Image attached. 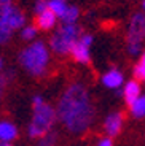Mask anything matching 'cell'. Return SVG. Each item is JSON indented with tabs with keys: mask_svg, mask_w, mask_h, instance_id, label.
<instances>
[{
	"mask_svg": "<svg viewBox=\"0 0 145 146\" xmlns=\"http://www.w3.org/2000/svg\"><path fill=\"white\" fill-rule=\"evenodd\" d=\"M96 111L89 92L83 84L73 83L64 91L58 103V117L72 133H83L94 121Z\"/></svg>",
	"mask_w": 145,
	"mask_h": 146,
	"instance_id": "6da1fadb",
	"label": "cell"
},
{
	"mask_svg": "<svg viewBox=\"0 0 145 146\" xmlns=\"http://www.w3.org/2000/svg\"><path fill=\"white\" fill-rule=\"evenodd\" d=\"M21 67L34 76H42L46 73V67L50 64V52L43 41H35L29 44L19 52L18 57Z\"/></svg>",
	"mask_w": 145,
	"mask_h": 146,
	"instance_id": "7a4b0ae2",
	"label": "cell"
},
{
	"mask_svg": "<svg viewBox=\"0 0 145 146\" xmlns=\"http://www.w3.org/2000/svg\"><path fill=\"white\" fill-rule=\"evenodd\" d=\"M56 117H58V111L53 110V106L43 103L42 106L34 108V116L32 122L27 127V133L30 138H38L42 140L50 133V129L53 127Z\"/></svg>",
	"mask_w": 145,
	"mask_h": 146,
	"instance_id": "3957f363",
	"label": "cell"
},
{
	"mask_svg": "<svg viewBox=\"0 0 145 146\" xmlns=\"http://www.w3.org/2000/svg\"><path fill=\"white\" fill-rule=\"evenodd\" d=\"M81 35H83V33H81V29L77 26V24L62 26L54 35L51 36V40H50L51 51L59 54V56L70 54L73 46L78 43Z\"/></svg>",
	"mask_w": 145,
	"mask_h": 146,
	"instance_id": "277c9868",
	"label": "cell"
},
{
	"mask_svg": "<svg viewBox=\"0 0 145 146\" xmlns=\"http://www.w3.org/2000/svg\"><path fill=\"white\" fill-rule=\"evenodd\" d=\"M26 24V16L18 7L15 5H7L0 7V26L8 27L10 30H18L24 29Z\"/></svg>",
	"mask_w": 145,
	"mask_h": 146,
	"instance_id": "5b68a950",
	"label": "cell"
},
{
	"mask_svg": "<svg viewBox=\"0 0 145 146\" xmlns=\"http://www.w3.org/2000/svg\"><path fill=\"white\" fill-rule=\"evenodd\" d=\"M145 38V15L144 13H136L131 18L129 27H128L126 41L129 44H139L140 46L142 40Z\"/></svg>",
	"mask_w": 145,
	"mask_h": 146,
	"instance_id": "8992f818",
	"label": "cell"
},
{
	"mask_svg": "<svg viewBox=\"0 0 145 146\" xmlns=\"http://www.w3.org/2000/svg\"><path fill=\"white\" fill-rule=\"evenodd\" d=\"M121 127H123V114L121 113H110L109 116L105 117L104 121V130L105 133L112 138V137H116L121 132Z\"/></svg>",
	"mask_w": 145,
	"mask_h": 146,
	"instance_id": "52a82bcc",
	"label": "cell"
},
{
	"mask_svg": "<svg viewBox=\"0 0 145 146\" xmlns=\"http://www.w3.org/2000/svg\"><path fill=\"white\" fill-rule=\"evenodd\" d=\"M123 81H124L123 73H121L120 70H116V68L109 70V72L102 76V84H104L105 88H109V89H118V88H121Z\"/></svg>",
	"mask_w": 145,
	"mask_h": 146,
	"instance_id": "ba28073f",
	"label": "cell"
},
{
	"mask_svg": "<svg viewBox=\"0 0 145 146\" xmlns=\"http://www.w3.org/2000/svg\"><path fill=\"white\" fill-rule=\"evenodd\" d=\"M121 94H123L126 103L131 106L139 97H140V84H139V81H136V80L128 81V83L124 84V89H123Z\"/></svg>",
	"mask_w": 145,
	"mask_h": 146,
	"instance_id": "9c48e42d",
	"label": "cell"
},
{
	"mask_svg": "<svg viewBox=\"0 0 145 146\" xmlns=\"http://www.w3.org/2000/svg\"><path fill=\"white\" fill-rule=\"evenodd\" d=\"M18 137V127L10 121H2L0 122V140L2 143H11Z\"/></svg>",
	"mask_w": 145,
	"mask_h": 146,
	"instance_id": "30bf717a",
	"label": "cell"
},
{
	"mask_svg": "<svg viewBox=\"0 0 145 146\" xmlns=\"http://www.w3.org/2000/svg\"><path fill=\"white\" fill-rule=\"evenodd\" d=\"M58 19H59L58 16L48 8L46 11H43L42 15L37 16V27L42 29V30H51L56 26V21H58Z\"/></svg>",
	"mask_w": 145,
	"mask_h": 146,
	"instance_id": "8fae6325",
	"label": "cell"
},
{
	"mask_svg": "<svg viewBox=\"0 0 145 146\" xmlns=\"http://www.w3.org/2000/svg\"><path fill=\"white\" fill-rule=\"evenodd\" d=\"M70 56L73 57V60H77V62L80 64H88L89 62V48L85 46L83 43H80V40H78V43L73 46L72 52H70Z\"/></svg>",
	"mask_w": 145,
	"mask_h": 146,
	"instance_id": "7c38bea8",
	"label": "cell"
},
{
	"mask_svg": "<svg viewBox=\"0 0 145 146\" xmlns=\"http://www.w3.org/2000/svg\"><path fill=\"white\" fill-rule=\"evenodd\" d=\"M78 16H80V10L75 7V5H70L69 10L65 11V15L61 18L62 21V26H69V24H75L77 19H78Z\"/></svg>",
	"mask_w": 145,
	"mask_h": 146,
	"instance_id": "4fadbf2b",
	"label": "cell"
},
{
	"mask_svg": "<svg viewBox=\"0 0 145 146\" xmlns=\"http://www.w3.org/2000/svg\"><path fill=\"white\" fill-rule=\"evenodd\" d=\"M129 108H131V114L134 117H144L145 116V95H140Z\"/></svg>",
	"mask_w": 145,
	"mask_h": 146,
	"instance_id": "5bb4252c",
	"label": "cell"
},
{
	"mask_svg": "<svg viewBox=\"0 0 145 146\" xmlns=\"http://www.w3.org/2000/svg\"><path fill=\"white\" fill-rule=\"evenodd\" d=\"M70 5H67L65 2H61V0H50V10L58 16L59 19L65 15V11L69 10Z\"/></svg>",
	"mask_w": 145,
	"mask_h": 146,
	"instance_id": "9a60e30c",
	"label": "cell"
},
{
	"mask_svg": "<svg viewBox=\"0 0 145 146\" xmlns=\"http://www.w3.org/2000/svg\"><path fill=\"white\" fill-rule=\"evenodd\" d=\"M134 76L139 80H145V52L140 56L139 62L134 67Z\"/></svg>",
	"mask_w": 145,
	"mask_h": 146,
	"instance_id": "2e32d148",
	"label": "cell"
},
{
	"mask_svg": "<svg viewBox=\"0 0 145 146\" xmlns=\"http://www.w3.org/2000/svg\"><path fill=\"white\" fill-rule=\"evenodd\" d=\"M35 35H37V27L35 26H26L24 29L21 30V38H22V40H26V41L34 40Z\"/></svg>",
	"mask_w": 145,
	"mask_h": 146,
	"instance_id": "e0dca14e",
	"label": "cell"
},
{
	"mask_svg": "<svg viewBox=\"0 0 145 146\" xmlns=\"http://www.w3.org/2000/svg\"><path fill=\"white\" fill-rule=\"evenodd\" d=\"M48 8H50V0H35V3H34V13L38 16L43 11H46Z\"/></svg>",
	"mask_w": 145,
	"mask_h": 146,
	"instance_id": "ac0fdd59",
	"label": "cell"
},
{
	"mask_svg": "<svg viewBox=\"0 0 145 146\" xmlns=\"http://www.w3.org/2000/svg\"><path fill=\"white\" fill-rule=\"evenodd\" d=\"M11 33H13V30H10L8 27H2V26H0V41H2V43H7V41L10 40Z\"/></svg>",
	"mask_w": 145,
	"mask_h": 146,
	"instance_id": "d6986e66",
	"label": "cell"
},
{
	"mask_svg": "<svg viewBox=\"0 0 145 146\" xmlns=\"http://www.w3.org/2000/svg\"><path fill=\"white\" fill-rule=\"evenodd\" d=\"M53 143H54V135L50 132L46 137H43V138L38 141V146H53Z\"/></svg>",
	"mask_w": 145,
	"mask_h": 146,
	"instance_id": "ffe728a7",
	"label": "cell"
},
{
	"mask_svg": "<svg viewBox=\"0 0 145 146\" xmlns=\"http://www.w3.org/2000/svg\"><path fill=\"white\" fill-rule=\"evenodd\" d=\"M93 41H94V38H93L91 33H83V35L80 36V43H83L85 46H88V48H91Z\"/></svg>",
	"mask_w": 145,
	"mask_h": 146,
	"instance_id": "44dd1931",
	"label": "cell"
},
{
	"mask_svg": "<svg viewBox=\"0 0 145 146\" xmlns=\"http://www.w3.org/2000/svg\"><path fill=\"white\" fill-rule=\"evenodd\" d=\"M96 146H113V141L110 137H105V138H101L97 143H96Z\"/></svg>",
	"mask_w": 145,
	"mask_h": 146,
	"instance_id": "7402d4cb",
	"label": "cell"
},
{
	"mask_svg": "<svg viewBox=\"0 0 145 146\" xmlns=\"http://www.w3.org/2000/svg\"><path fill=\"white\" fill-rule=\"evenodd\" d=\"M43 103H45V100H43V97H42V95H34V99H32L34 108H37V106H42Z\"/></svg>",
	"mask_w": 145,
	"mask_h": 146,
	"instance_id": "603a6c76",
	"label": "cell"
},
{
	"mask_svg": "<svg viewBox=\"0 0 145 146\" xmlns=\"http://www.w3.org/2000/svg\"><path fill=\"white\" fill-rule=\"evenodd\" d=\"M11 2H13V0H0V5H2V7H7V5H13Z\"/></svg>",
	"mask_w": 145,
	"mask_h": 146,
	"instance_id": "cb8c5ba5",
	"label": "cell"
},
{
	"mask_svg": "<svg viewBox=\"0 0 145 146\" xmlns=\"http://www.w3.org/2000/svg\"><path fill=\"white\" fill-rule=\"evenodd\" d=\"M0 146H11V145H10V143H2Z\"/></svg>",
	"mask_w": 145,
	"mask_h": 146,
	"instance_id": "d4e9b609",
	"label": "cell"
},
{
	"mask_svg": "<svg viewBox=\"0 0 145 146\" xmlns=\"http://www.w3.org/2000/svg\"><path fill=\"white\" fill-rule=\"evenodd\" d=\"M142 8H144V11H145V0L142 2Z\"/></svg>",
	"mask_w": 145,
	"mask_h": 146,
	"instance_id": "484cf974",
	"label": "cell"
},
{
	"mask_svg": "<svg viewBox=\"0 0 145 146\" xmlns=\"http://www.w3.org/2000/svg\"><path fill=\"white\" fill-rule=\"evenodd\" d=\"M61 2H65V0H61Z\"/></svg>",
	"mask_w": 145,
	"mask_h": 146,
	"instance_id": "4316f807",
	"label": "cell"
},
{
	"mask_svg": "<svg viewBox=\"0 0 145 146\" xmlns=\"http://www.w3.org/2000/svg\"><path fill=\"white\" fill-rule=\"evenodd\" d=\"M144 81H145V80H144Z\"/></svg>",
	"mask_w": 145,
	"mask_h": 146,
	"instance_id": "83f0119b",
	"label": "cell"
}]
</instances>
